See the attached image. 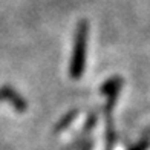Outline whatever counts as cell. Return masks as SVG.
Segmentation results:
<instances>
[{
	"label": "cell",
	"instance_id": "6da1fadb",
	"mask_svg": "<svg viewBox=\"0 0 150 150\" xmlns=\"http://www.w3.org/2000/svg\"><path fill=\"white\" fill-rule=\"evenodd\" d=\"M87 32H89L87 22H80L77 26V31H75L74 49H72V57H71V64H69V75L74 80L81 78L86 71Z\"/></svg>",
	"mask_w": 150,
	"mask_h": 150
},
{
	"label": "cell",
	"instance_id": "7a4b0ae2",
	"mask_svg": "<svg viewBox=\"0 0 150 150\" xmlns=\"http://www.w3.org/2000/svg\"><path fill=\"white\" fill-rule=\"evenodd\" d=\"M0 98H3V100H6L8 103H11L12 106H14L17 110H25L26 109V101H25V98H22L20 95L12 89V87H9V86H3L2 89H0Z\"/></svg>",
	"mask_w": 150,
	"mask_h": 150
},
{
	"label": "cell",
	"instance_id": "3957f363",
	"mask_svg": "<svg viewBox=\"0 0 150 150\" xmlns=\"http://www.w3.org/2000/svg\"><path fill=\"white\" fill-rule=\"evenodd\" d=\"M122 84V80L115 77V78H110L109 81H106V83L103 84V87H101V92L109 95V97H115L117 95V92L120 91V87Z\"/></svg>",
	"mask_w": 150,
	"mask_h": 150
},
{
	"label": "cell",
	"instance_id": "277c9868",
	"mask_svg": "<svg viewBox=\"0 0 150 150\" xmlns=\"http://www.w3.org/2000/svg\"><path fill=\"white\" fill-rule=\"evenodd\" d=\"M75 115H77V112H75V110H74V112H71V113L67 115V117H66L63 121H61V126H58V129H63L64 126H67V122H69L71 120H74V118H75Z\"/></svg>",
	"mask_w": 150,
	"mask_h": 150
}]
</instances>
